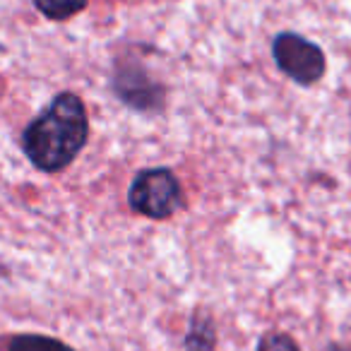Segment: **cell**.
Instances as JSON below:
<instances>
[{
  "mask_svg": "<svg viewBox=\"0 0 351 351\" xmlns=\"http://www.w3.org/2000/svg\"><path fill=\"white\" fill-rule=\"evenodd\" d=\"M111 89L125 106L140 113H156L166 104V89L156 82L145 65L137 60H118L113 70Z\"/></svg>",
  "mask_w": 351,
  "mask_h": 351,
  "instance_id": "277c9868",
  "label": "cell"
},
{
  "mask_svg": "<svg viewBox=\"0 0 351 351\" xmlns=\"http://www.w3.org/2000/svg\"><path fill=\"white\" fill-rule=\"evenodd\" d=\"M89 140V116L82 99L60 92L25 128L22 149L44 173H60L75 161Z\"/></svg>",
  "mask_w": 351,
  "mask_h": 351,
  "instance_id": "6da1fadb",
  "label": "cell"
},
{
  "mask_svg": "<svg viewBox=\"0 0 351 351\" xmlns=\"http://www.w3.org/2000/svg\"><path fill=\"white\" fill-rule=\"evenodd\" d=\"M5 351H75L73 346L46 335H17L8 341Z\"/></svg>",
  "mask_w": 351,
  "mask_h": 351,
  "instance_id": "52a82bcc",
  "label": "cell"
},
{
  "mask_svg": "<svg viewBox=\"0 0 351 351\" xmlns=\"http://www.w3.org/2000/svg\"><path fill=\"white\" fill-rule=\"evenodd\" d=\"M332 351H351V349H341V346H332Z\"/></svg>",
  "mask_w": 351,
  "mask_h": 351,
  "instance_id": "9c48e42d",
  "label": "cell"
},
{
  "mask_svg": "<svg viewBox=\"0 0 351 351\" xmlns=\"http://www.w3.org/2000/svg\"><path fill=\"white\" fill-rule=\"evenodd\" d=\"M272 56L277 68L287 77H291L298 84H315L325 75V53L317 44L308 41L306 36L282 32L272 41Z\"/></svg>",
  "mask_w": 351,
  "mask_h": 351,
  "instance_id": "3957f363",
  "label": "cell"
},
{
  "mask_svg": "<svg viewBox=\"0 0 351 351\" xmlns=\"http://www.w3.org/2000/svg\"><path fill=\"white\" fill-rule=\"evenodd\" d=\"M217 344V330L212 315H207L205 311H197L191 317L186 335V351H212Z\"/></svg>",
  "mask_w": 351,
  "mask_h": 351,
  "instance_id": "5b68a950",
  "label": "cell"
},
{
  "mask_svg": "<svg viewBox=\"0 0 351 351\" xmlns=\"http://www.w3.org/2000/svg\"><path fill=\"white\" fill-rule=\"evenodd\" d=\"M183 202L181 183L164 166L145 169L132 178L128 188V205L147 219H169Z\"/></svg>",
  "mask_w": 351,
  "mask_h": 351,
  "instance_id": "7a4b0ae2",
  "label": "cell"
},
{
  "mask_svg": "<svg viewBox=\"0 0 351 351\" xmlns=\"http://www.w3.org/2000/svg\"><path fill=\"white\" fill-rule=\"evenodd\" d=\"M34 8L53 22H65L87 8V0H34Z\"/></svg>",
  "mask_w": 351,
  "mask_h": 351,
  "instance_id": "8992f818",
  "label": "cell"
},
{
  "mask_svg": "<svg viewBox=\"0 0 351 351\" xmlns=\"http://www.w3.org/2000/svg\"><path fill=\"white\" fill-rule=\"evenodd\" d=\"M258 351H301L298 344L293 341V337L284 335V332H267L260 339Z\"/></svg>",
  "mask_w": 351,
  "mask_h": 351,
  "instance_id": "ba28073f",
  "label": "cell"
}]
</instances>
